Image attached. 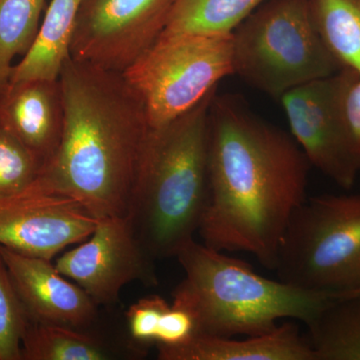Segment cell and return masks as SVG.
Listing matches in <instances>:
<instances>
[{"mask_svg": "<svg viewBox=\"0 0 360 360\" xmlns=\"http://www.w3.org/2000/svg\"><path fill=\"white\" fill-rule=\"evenodd\" d=\"M232 68L251 86L281 98L342 68L316 30L309 0H267L231 34Z\"/></svg>", "mask_w": 360, "mask_h": 360, "instance_id": "cell-5", "label": "cell"}, {"mask_svg": "<svg viewBox=\"0 0 360 360\" xmlns=\"http://www.w3.org/2000/svg\"><path fill=\"white\" fill-rule=\"evenodd\" d=\"M98 220L75 200L21 194L0 198V245L51 260L68 245L89 238Z\"/></svg>", "mask_w": 360, "mask_h": 360, "instance_id": "cell-11", "label": "cell"}, {"mask_svg": "<svg viewBox=\"0 0 360 360\" xmlns=\"http://www.w3.org/2000/svg\"><path fill=\"white\" fill-rule=\"evenodd\" d=\"M175 257L186 277L172 292V304L191 312L196 335H262L283 319L307 324L336 300L360 295L303 290L266 278L243 260L195 239Z\"/></svg>", "mask_w": 360, "mask_h": 360, "instance_id": "cell-3", "label": "cell"}, {"mask_svg": "<svg viewBox=\"0 0 360 360\" xmlns=\"http://www.w3.org/2000/svg\"><path fill=\"white\" fill-rule=\"evenodd\" d=\"M82 0H51L39 32L25 56L11 70L8 84L32 79H58L70 45Z\"/></svg>", "mask_w": 360, "mask_h": 360, "instance_id": "cell-16", "label": "cell"}, {"mask_svg": "<svg viewBox=\"0 0 360 360\" xmlns=\"http://www.w3.org/2000/svg\"><path fill=\"white\" fill-rule=\"evenodd\" d=\"M316 360H360V295L331 303L307 324Z\"/></svg>", "mask_w": 360, "mask_h": 360, "instance_id": "cell-17", "label": "cell"}, {"mask_svg": "<svg viewBox=\"0 0 360 360\" xmlns=\"http://www.w3.org/2000/svg\"><path fill=\"white\" fill-rule=\"evenodd\" d=\"M195 335L193 315L184 307L172 303L161 317L155 345L174 347L187 342Z\"/></svg>", "mask_w": 360, "mask_h": 360, "instance_id": "cell-24", "label": "cell"}, {"mask_svg": "<svg viewBox=\"0 0 360 360\" xmlns=\"http://www.w3.org/2000/svg\"><path fill=\"white\" fill-rule=\"evenodd\" d=\"M65 124L56 153L23 194L75 200L97 220L129 217L149 127L122 73L75 60L59 75Z\"/></svg>", "mask_w": 360, "mask_h": 360, "instance_id": "cell-2", "label": "cell"}, {"mask_svg": "<svg viewBox=\"0 0 360 360\" xmlns=\"http://www.w3.org/2000/svg\"><path fill=\"white\" fill-rule=\"evenodd\" d=\"M309 161L293 137L252 115L236 96L210 108L208 194L202 243L245 252L274 270L284 232L307 200Z\"/></svg>", "mask_w": 360, "mask_h": 360, "instance_id": "cell-1", "label": "cell"}, {"mask_svg": "<svg viewBox=\"0 0 360 360\" xmlns=\"http://www.w3.org/2000/svg\"><path fill=\"white\" fill-rule=\"evenodd\" d=\"M155 258L137 236L130 217L99 219L85 243L65 253L56 269L98 307L115 304L127 284L158 285Z\"/></svg>", "mask_w": 360, "mask_h": 360, "instance_id": "cell-10", "label": "cell"}, {"mask_svg": "<svg viewBox=\"0 0 360 360\" xmlns=\"http://www.w3.org/2000/svg\"><path fill=\"white\" fill-rule=\"evenodd\" d=\"M146 352L131 345H116L92 331L28 322L21 341L22 360H110L143 356Z\"/></svg>", "mask_w": 360, "mask_h": 360, "instance_id": "cell-15", "label": "cell"}, {"mask_svg": "<svg viewBox=\"0 0 360 360\" xmlns=\"http://www.w3.org/2000/svg\"><path fill=\"white\" fill-rule=\"evenodd\" d=\"M30 317L0 255V360H22L21 341Z\"/></svg>", "mask_w": 360, "mask_h": 360, "instance_id": "cell-22", "label": "cell"}, {"mask_svg": "<svg viewBox=\"0 0 360 360\" xmlns=\"http://www.w3.org/2000/svg\"><path fill=\"white\" fill-rule=\"evenodd\" d=\"M176 0H82L70 45L75 60L123 73L158 41Z\"/></svg>", "mask_w": 360, "mask_h": 360, "instance_id": "cell-9", "label": "cell"}, {"mask_svg": "<svg viewBox=\"0 0 360 360\" xmlns=\"http://www.w3.org/2000/svg\"><path fill=\"white\" fill-rule=\"evenodd\" d=\"M217 90L174 122L149 130L129 217L155 259L194 239L208 194L210 108Z\"/></svg>", "mask_w": 360, "mask_h": 360, "instance_id": "cell-4", "label": "cell"}, {"mask_svg": "<svg viewBox=\"0 0 360 360\" xmlns=\"http://www.w3.org/2000/svg\"><path fill=\"white\" fill-rule=\"evenodd\" d=\"M158 356L160 360H316L307 336L292 322L245 340L196 335L174 347L158 345Z\"/></svg>", "mask_w": 360, "mask_h": 360, "instance_id": "cell-14", "label": "cell"}, {"mask_svg": "<svg viewBox=\"0 0 360 360\" xmlns=\"http://www.w3.org/2000/svg\"><path fill=\"white\" fill-rule=\"evenodd\" d=\"M345 112L349 129L360 148V75L348 90L345 99Z\"/></svg>", "mask_w": 360, "mask_h": 360, "instance_id": "cell-25", "label": "cell"}, {"mask_svg": "<svg viewBox=\"0 0 360 360\" xmlns=\"http://www.w3.org/2000/svg\"><path fill=\"white\" fill-rule=\"evenodd\" d=\"M359 73L341 68L281 97L293 139L310 165L343 188L360 172V148L348 125L345 99Z\"/></svg>", "mask_w": 360, "mask_h": 360, "instance_id": "cell-8", "label": "cell"}, {"mask_svg": "<svg viewBox=\"0 0 360 360\" xmlns=\"http://www.w3.org/2000/svg\"><path fill=\"white\" fill-rule=\"evenodd\" d=\"M309 6L329 51L360 75V0H309Z\"/></svg>", "mask_w": 360, "mask_h": 360, "instance_id": "cell-19", "label": "cell"}, {"mask_svg": "<svg viewBox=\"0 0 360 360\" xmlns=\"http://www.w3.org/2000/svg\"><path fill=\"white\" fill-rule=\"evenodd\" d=\"M0 255L30 321L89 329L98 319V305L70 283L51 260L27 257L0 245Z\"/></svg>", "mask_w": 360, "mask_h": 360, "instance_id": "cell-12", "label": "cell"}, {"mask_svg": "<svg viewBox=\"0 0 360 360\" xmlns=\"http://www.w3.org/2000/svg\"><path fill=\"white\" fill-rule=\"evenodd\" d=\"M45 6L46 0H0V94L8 85L14 59L32 47Z\"/></svg>", "mask_w": 360, "mask_h": 360, "instance_id": "cell-20", "label": "cell"}, {"mask_svg": "<svg viewBox=\"0 0 360 360\" xmlns=\"http://www.w3.org/2000/svg\"><path fill=\"white\" fill-rule=\"evenodd\" d=\"M303 290L360 293V195L307 198L291 217L274 267Z\"/></svg>", "mask_w": 360, "mask_h": 360, "instance_id": "cell-6", "label": "cell"}, {"mask_svg": "<svg viewBox=\"0 0 360 360\" xmlns=\"http://www.w3.org/2000/svg\"><path fill=\"white\" fill-rule=\"evenodd\" d=\"M169 307L160 295L146 296L134 303L125 314L129 340L143 350L156 343L161 317Z\"/></svg>", "mask_w": 360, "mask_h": 360, "instance_id": "cell-23", "label": "cell"}, {"mask_svg": "<svg viewBox=\"0 0 360 360\" xmlns=\"http://www.w3.org/2000/svg\"><path fill=\"white\" fill-rule=\"evenodd\" d=\"M42 167L41 161L0 123V198L25 193Z\"/></svg>", "mask_w": 360, "mask_h": 360, "instance_id": "cell-21", "label": "cell"}, {"mask_svg": "<svg viewBox=\"0 0 360 360\" xmlns=\"http://www.w3.org/2000/svg\"><path fill=\"white\" fill-rule=\"evenodd\" d=\"M233 75L231 37L163 33L122 73L141 101L150 129L165 127Z\"/></svg>", "mask_w": 360, "mask_h": 360, "instance_id": "cell-7", "label": "cell"}, {"mask_svg": "<svg viewBox=\"0 0 360 360\" xmlns=\"http://www.w3.org/2000/svg\"><path fill=\"white\" fill-rule=\"evenodd\" d=\"M0 123L44 167L58 148L65 124L59 78L8 84L0 94Z\"/></svg>", "mask_w": 360, "mask_h": 360, "instance_id": "cell-13", "label": "cell"}, {"mask_svg": "<svg viewBox=\"0 0 360 360\" xmlns=\"http://www.w3.org/2000/svg\"><path fill=\"white\" fill-rule=\"evenodd\" d=\"M265 1L267 0H176L163 33L231 37Z\"/></svg>", "mask_w": 360, "mask_h": 360, "instance_id": "cell-18", "label": "cell"}]
</instances>
